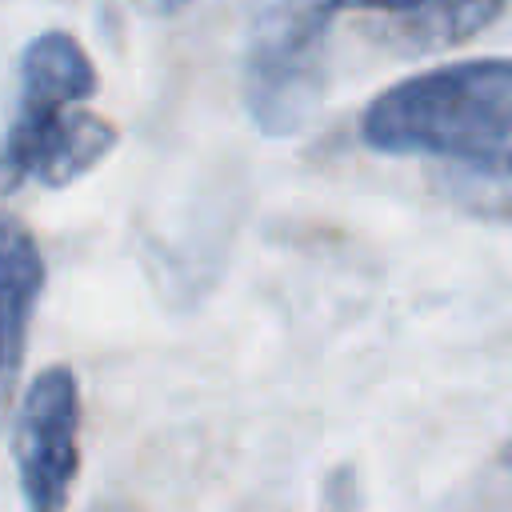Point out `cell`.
<instances>
[{"label":"cell","instance_id":"cell-1","mask_svg":"<svg viewBox=\"0 0 512 512\" xmlns=\"http://www.w3.org/2000/svg\"><path fill=\"white\" fill-rule=\"evenodd\" d=\"M508 0H252L244 36V104L260 132L288 136L328 96L332 28L360 16L388 52H440L504 16Z\"/></svg>","mask_w":512,"mask_h":512},{"label":"cell","instance_id":"cell-2","mask_svg":"<svg viewBox=\"0 0 512 512\" xmlns=\"http://www.w3.org/2000/svg\"><path fill=\"white\" fill-rule=\"evenodd\" d=\"M96 84V68L72 32L52 28L28 40L16 108L0 136V196L24 184L68 188L116 148V124L84 108Z\"/></svg>","mask_w":512,"mask_h":512},{"label":"cell","instance_id":"cell-3","mask_svg":"<svg viewBox=\"0 0 512 512\" xmlns=\"http://www.w3.org/2000/svg\"><path fill=\"white\" fill-rule=\"evenodd\" d=\"M384 156H420L436 168H472L512 144V60H460L384 88L360 120Z\"/></svg>","mask_w":512,"mask_h":512},{"label":"cell","instance_id":"cell-4","mask_svg":"<svg viewBox=\"0 0 512 512\" xmlns=\"http://www.w3.org/2000/svg\"><path fill=\"white\" fill-rule=\"evenodd\" d=\"M12 460L28 512H64L80 472V384L68 364L44 368L12 424Z\"/></svg>","mask_w":512,"mask_h":512},{"label":"cell","instance_id":"cell-5","mask_svg":"<svg viewBox=\"0 0 512 512\" xmlns=\"http://www.w3.org/2000/svg\"><path fill=\"white\" fill-rule=\"evenodd\" d=\"M44 292V256L32 232L0 208V420L12 408L28 328Z\"/></svg>","mask_w":512,"mask_h":512},{"label":"cell","instance_id":"cell-6","mask_svg":"<svg viewBox=\"0 0 512 512\" xmlns=\"http://www.w3.org/2000/svg\"><path fill=\"white\" fill-rule=\"evenodd\" d=\"M436 188L476 220L512 224V144L472 168H436Z\"/></svg>","mask_w":512,"mask_h":512},{"label":"cell","instance_id":"cell-7","mask_svg":"<svg viewBox=\"0 0 512 512\" xmlns=\"http://www.w3.org/2000/svg\"><path fill=\"white\" fill-rule=\"evenodd\" d=\"M140 4H144L148 12H160V16H164V12H176V8H184L188 0H140Z\"/></svg>","mask_w":512,"mask_h":512},{"label":"cell","instance_id":"cell-8","mask_svg":"<svg viewBox=\"0 0 512 512\" xmlns=\"http://www.w3.org/2000/svg\"><path fill=\"white\" fill-rule=\"evenodd\" d=\"M88 512H136V508L124 504V500H104V504H96V508H88Z\"/></svg>","mask_w":512,"mask_h":512},{"label":"cell","instance_id":"cell-9","mask_svg":"<svg viewBox=\"0 0 512 512\" xmlns=\"http://www.w3.org/2000/svg\"><path fill=\"white\" fill-rule=\"evenodd\" d=\"M504 460H508V464H512V444H508V452H504Z\"/></svg>","mask_w":512,"mask_h":512}]
</instances>
